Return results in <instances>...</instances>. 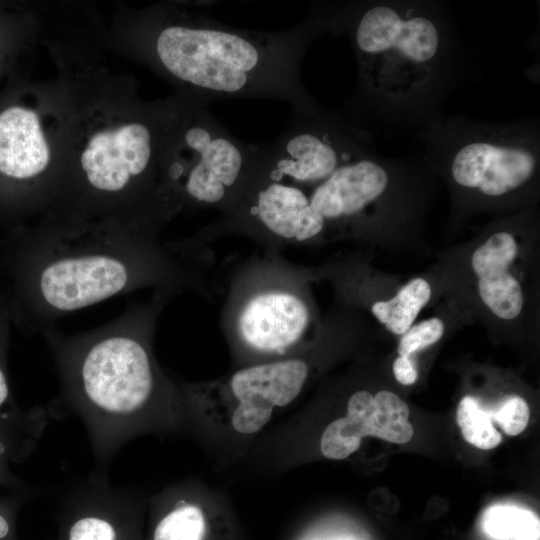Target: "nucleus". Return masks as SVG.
Wrapping results in <instances>:
<instances>
[{
    "mask_svg": "<svg viewBox=\"0 0 540 540\" xmlns=\"http://www.w3.org/2000/svg\"><path fill=\"white\" fill-rule=\"evenodd\" d=\"M171 292L156 290L148 302L130 304L95 329L41 334L59 377L58 399L83 422L91 444V475L108 478L112 459L144 434L187 430L181 382L159 366L152 349L156 318Z\"/></svg>",
    "mask_w": 540,
    "mask_h": 540,
    "instance_id": "nucleus-1",
    "label": "nucleus"
},
{
    "mask_svg": "<svg viewBox=\"0 0 540 540\" xmlns=\"http://www.w3.org/2000/svg\"><path fill=\"white\" fill-rule=\"evenodd\" d=\"M329 32L348 35L357 98L382 122L425 129L470 68L447 6L433 0L328 4Z\"/></svg>",
    "mask_w": 540,
    "mask_h": 540,
    "instance_id": "nucleus-2",
    "label": "nucleus"
},
{
    "mask_svg": "<svg viewBox=\"0 0 540 540\" xmlns=\"http://www.w3.org/2000/svg\"><path fill=\"white\" fill-rule=\"evenodd\" d=\"M21 245L22 308L40 333L114 296L147 286L172 293L191 283L155 232L112 221L51 218Z\"/></svg>",
    "mask_w": 540,
    "mask_h": 540,
    "instance_id": "nucleus-3",
    "label": "nucleus"
},
{
    "mask_svg": "<svg viewBox=\"0 0 540 540\" xmlns=\"http://www.w3.org/2000/svg\"><path fill=\"white\" fill-rule=\"evenodd\" d=\"M152 20L147 48L153 63L188 97L207 104L273 98L301 114L323 110L304 86L301 64L311 43L329 34L326 4L313 5L298 25L273 32L231 27L177 8L162 10Z\"/></svg>",
    "mask_w": 540,
    "mask_h": 540,
    "instance_id": "nucleus-4",
    "label": "nucleus"
},
{
    "mask_svg": "<svg viewBox=\"0 0 540 540\" xmlns=\"http://www.w3.org/2000/svg\"><path fill=\"white\" fill-rule=\"evenodd\" d=\"M207 107L191 97L167 106L159 161L172 213L184 206L229 211L256 167L259 145L232 136Z\"/></svg>",
    "mask_w": 540,
    "mask_h": 540,
    "instance_id": "nucleus-5",
    "label": "nucleus"
},
{
    "mask_svg": "<svg viewBox=\"0 0 540 540\" xmlns=\"http://www.w3.org/2000/svg\"><path fill=\"white\" fill-rule=\"evenodd\" d=\"M417 135L430 165L463 192L497 200L529 190L536 182L540 125L535 117L490 122L454 115Z\"/></svg>",
    "mask_w": 540,
    "mask_h": 540,
    "instance_id": "nucleus-6",
    "label": "nucleus"
},
{
    "mask_svg": "<svg viewBox=\"0 0 540 540\" xmlns=\"http://www.w3.org/2000/svg\"><path fill=\"white\" fill-rule=\"evenodd\" d=\"M308 376L306 361L291 355L246 365L214 383L181 382L187 430L246 442L298 398Z\"/></svg>",
    "mask_w": 540,
    "mask_h": 540,
    "instance_id": "nucleus-7",
    "label": "nucleus"
},
{
    "mask_svg": "<svg viewBox=\"0 0 540 540\" xmlns=\"http://www.w3.org/2000/svg\"><path fill=\"white\" fill-rule=\"evenodd\" d=\"M372 150L366 131L333 113L324 109L316 114L292 112L287 129L272 143L259 145L250 182L313 187Z\"/></svg>",
    "mask_w": 540,
    "mask_h": 540,
    "instance_id": "nucleus-8",
    "label": "nucleus"
},
{
    "mask_svg": "<svg viewBox=\"0 0 540 540\" xmlns=\"http://www.w3.org/2000/svg\"><path fill=\"white\" fill-rule=\"evenodd\" d=\"M148 498L90 474L60 495L55 540H143Z\"/></svg>",
    "mask_w": 540,
    "mask_h": 540,
    "instance_id": "nucleus-9",
    "label": "nucleus"
},
{
    "mask_svg": "<svg viewBox=\"0 0 540 540\" xmlns=\"http://www.w3.org/2000/svg\"><path fill=\"white\" fill-rule=\"evenodd\" d=\"M309 309L294 291L268 286L240 305L235 331L239 344L262 361L291 356L309 324Z\"/></svg>",
    "mask_w": 540,
    "mask_h": 540,
    "instance_id": "nucleus-10",
    "label": "nucleus"
},
{
    "mask_svg": "<svg viewBox=\"0 0 540 540\" xmlns=\"http://www.w3.org/2000/svg\"><path fill=\"white\" fill-rule=\"evenodd\" d=\"M409 161L384 158L372 150L311 187L310 204L326 223L360 217L385 198Z\"/></svg>",
    "mask_w": 540,
    "mask_h": 540,
    "instance_id": "nucleus-11",
    "label": "nucleus"
},
{
    "mask_svg": "<svg viewBox=\"0 0 540 540\" xmlns=\"http://www.w3.org/2000/svg\"><path fill=\"white\" fill-rule=\"evenodd\" d=\"M243 222L258 225L271 235L308 241L324 229V218L311 206L305 188L278 181H254L228 211Z\"/></svg>",
    "mask_w": 540,
    "mask_h": 540,
    "instance_id": "nucleus-12",
    "label": "nucleus"
},
{
    "mask_svg": "<svg viewBox=\"0 0 540 540\" xmlns=\"http://www.w3.org/2000/svg\"><path fill=\"white\" fill-rule=\"evenodd\" d=\"M212 490L196 480L165 487L148 498L143 540H209Z\"/></svg>",
    "mask_w": 540,
    "mask_h": 540,
    "instance_id": "nucleus-13",
    "label": "nucleus"
},
{
    "mask_svg": "<svg viewBox=\"0 0 540 540\" xmlns=\"http://www.w3.org/2000/svg\"><path fill=\"white\" fill-rule=\"evenodd\" d=\"M50 149L37 114L13 106L0 113V174L24 182L46 176Z\"/></svg>",
    "mask_w": 540,
    "mask_h": 540,
    "instance_id": "nucleus-14",
    "label": "nucleus"
},
{
    "mask_svg": "<svg viewBox=\"0 0 540 540\" xmlns=\"http://www.w3.org/2000/svg\"><path fill=\"white\" fill-rule=\"evenodd\" d=\"M517 251L514 236L500 231L480 245L471 258L482 301L497 317L505 320L517 317L523 307L521 285L509 272Z\"/></svg>",
    "mask_w": 540,
    "mask_h": 540,
    "instance_id": "nucleus-15",
    "label": "nucleus"
},
{
    "mask_svg": "<svg viewBox=\"0 0 540 540\" xmlns=\"http://www.w3.org/2000/svg\"><path fill=\"white\" fill-rule=\"evenodd\" d=\"M65 415L58 399L28 410L12 407L0 412V488L31 494V488L16 477L11 463L25 460L36 448L53 419Z\"/></svg>",
    "mask_w": 540,
    "mask_h": 540,
    "instance_id": "nucleus-16",
    "label": "nucleus"
},
{
    "mask_svg": "<svg viewBox=\"0 0 540 540\" xmlns=\"http://www.w3.org/2000/svg\"><path fill=\"white\" fill-rule=\"evenodd\" d=\"M431 297V288L423 278H415L388 301L373 304L376 319L396 335H403L413 324Z\"/></svg>",
    "mask_w": 540,
    "mask_h": 540,
    "instance_id": "nucleus-17",
    "label": "nucleus"
},
{
    "mask_svg": "<svg viewBox=\"0 0 540 540\" xmlns=\"http://www.w3.org/2000/svg\"><path fill=\"white\" fill-rule=\"evenodd\" d=\"M482 527L493 540H539L538 517L516 506L489 508L483 515Z\"/></svg>",
    "mask_w": 540,
    "mask_h": 540,
    "instance_id": "nucleus-18",
    "label": "nucleus"
},
{
    "mask_svg": "<svg viewBox=\"0 0 540 540\" xmlns=\"http://www.w3.org/2000/svg\"><path fill=\"white\" fill-rule=\"evenodd\" d=\"M374 399L373 437L397 444L409 442L414 429L406 403L390 391H379Z\"/></svg>",
    "mask_w": 540,
    "mask_h": 540,
    "instance_id": "nucleus-19",
    "label": "nucleus"
},
{
    "mask_svg": "<svg viewBox=\"0 0 540 540\" xmlns=\"http://www.w3.org/2000/svg\"><path fill=\"white\" fill-rule=\"evenodd\" d=\"M456 419L464 439L475 447L489 450L500 444L502 436L494 427L489 412L474 397L461 399Z\"/></svg>",
    "mask_w": 540,
    "mask_h": 540,
    "instance_id": "nucleus-20",
    "label": "nucleus"
},
{
    "mask_svg": "<svg viewBox=\"0 0 540 540\" xmlns=\"http://www.w3.org/2000/svg\"><path fill=\"white\" fill-rule=\"evenodd\" d=\"M489 414L492 421H496L507 435L516 436L526 428L530 409L523 398L508 396Z\"/></svg>",
    "mask_w": 540,
    "mask_h": 540,
    "instance_id": "nucleus-21",
    "label": "nucleus"
},
{
    "mask_svg": "<svg viewBox=\"0 0 540 540\" xmlns=\"http://www.w3.org/2000/svg\"><path fill=\"white\" fill-rule=\"evenodd\" d=\"M443 333L444 324L439 318H430L411 326L400 339L399 355L409 357L411 354L436 343Z\"/></svg>",
    "mask_w": 540,
    "mask_h": 540,
    "instance_id": "nucleus-22",
    "label": "nucleus"
},
{
    "mask_svg": "<svg viewBox=\"0 0 540 540\" xmlns=\"http://www.w3.org/2000/svg\"><path fill=\"white\" fill-rule=\"evenodd\" d=\"M28 496L25 493L0 496V540H19L16 533L17 515Z\"/></svg>",
    "mask_w": 540,
    "mask_h": 540,
    "instance_id": "nucleus-23",
    "label": "nucleus"
},
{
    "mask_svg": "<svg viewBox=\"0 0 540 540\" xmlns=\"http://www.w3.org/2000/svg\"><path fill=\"white\" fill-rule=\"evenodd\" d=\"M396 380L403 385H411L417 379V371L409 357L399 356L393 363Z\"/></svg>",
    "mask_w": 540,
    "mask_h": 540,
    "instance_id": "nucleus-24",
    "label": "nucleus"
},
{
    "mask_svg": "<svg viewBox=\"0 0 540 540\" xmlns=\"http://www.w3.org/2000/svg\"><path fill=\"white\" fill-rule=\"evenodd\" d=\"M7 403L13 404L10 400L9 385L6 377V372L4 370L2 356L0 355V412L10 409L5 408Z\"/></svg>",
    "mask_w": 540,
    "mask_h": 540,
    "instance_id": "nucleus-25",
    "label": "nucleus"
}]
</instances>
